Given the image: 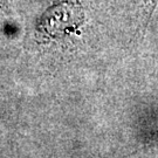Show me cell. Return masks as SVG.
Returning <instances> with one entry per match:
<instances>
[{
    "mask_svg": "<svg viewBox=\"0 0 158 158\" xmlns=\"http://www.w3.org/2000/svg\"><path fill=\"white\" fill-rule=\"evenodd\" d=\"M157 4L158 0H143V14H144V20H145L144 25H148V23L150 21V18L152 15Z\"/></svg>",
    "mask_w": 158,
    "mask_h": 158,
    "instance_id": "7a4b0ae2",
    "label": "cell"
},
{
    "mask_svg": "<svg viewBox=\"0 0 158 158\" xmlns=\"http://www.w3.org/2000/svg\"><path fill=\"white\" fill-rule=\"evenodd\" d=\"M81 13L70 5H57L46 12L41 20V28L48 34L69 32L81 23Z\"/></svg>",
    "mask_w": 158,
    "mask_h": 158,
    "instance_id": "6da1fadb",
    "label": "cell"
}]
</instances>
